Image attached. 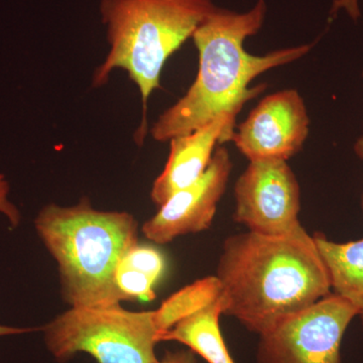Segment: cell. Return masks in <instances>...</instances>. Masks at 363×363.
I'll return each mask as SVG.
<instances>
[{"instance_id": "cell-1", "label": "cell", "mask_w": 363, "mask_h": 363, "mask_svg": "<svg viewBox=\"0 0 363 363\" xmlns=\"http://www.w3.org/2000/svg\"><path fill=\"white\" fill-rule=\"evenodd\" d=\"M216 277L223 315L259 336L331 293L321 253L303 226L286 235L229 236Z\"/></svg>"}, {"instance_id": "cell-2", "label": "cell", "mask_w": 363, "mask_h": 363, "mask_svg": "<svg viewBox=\"0 0 363 363\" xmlns=\"http://www.w3.org/2000/svg\"><path fill=\"white\" fill-rule=\"evenodd\" d=\"M267 9L264 0H257L247 13L218 7L196 30L192 40L199 55L197 76L187 92L162 112L150 128L156 142H169L192 133L224 112L240 113L267 88L266 84L250 88L253 79L311 51L314 44L285 48L264 56L245 51V40L259 33Z\"/></svg>"}, {"instance_id": "cell-3", "label": "cell", "mask_w": 363, "mask_h": 363, "mask_svg": "<svg viewBox=\"0 0 363 363\" xmlns=\"http://www.w3.org/2000/svg\"><path fill=\"white\" fill-rule=\"evenodd\" d=\"M38 235L58 264L63 300L71 307L123 302L117 267L138 243V223L125 211L95 209L88 198L74 206L47 205L35 220Z\"/></svg>"}, {"instance_id": "cell-4", "label": "cell", "mask_w": 363, "mask_h": 363, "mask_svg": "<svg viewBox=\"0 0 363 363\" xmlns=\"http://www.w3.org/2000/svg\"><path fill=\"white\" fill-rule=\"evenodd\" d=\"M217 9L212 0H100L109 49L91 85L102 87L117 69L128 73L142 97L136 145H142L147 138V104L150 95L162 89L167 61Z\"/></svg>"}, {"instance_id": "cell-5", "label": "cell", "mask_w": 363, "mask_h": 363, "mask_svg": "<svg viewBox=\"0 0 363 363\" xmlns=\"http://www.w3.org/2000/svg\"><path fill=\"white\" fill-rule=\"evenodd\" d=\"M47 350L58 362L87 353L97 363H156L154 311L135 312L121 304L71 307L40 327Z\"/></svg>"}, {"instance_id": "cell-6", "label": "cell", "mask_w": 363, "mask_h": 363, "mask_svg": "<svg viewBox=\"0 0 363 363\" xmlns=\"http://www.w3.org/2000/svg\"><path fill=\"white\" fill-rule=\"evenodd\" d=\"M353 306L330 293L259 336L257 363H340Z\"/></svg>"}, {"instance_id": "cell-7", "label": "cell", "mask_w": 363, "mask_h": 363, "mask_svg": "<svg viewBox=\"0 0 363 363\" xmlns=\"http://www.w3.org/2000/svg\"><path fill=\"white\" fill-rule=\"evenodd\" d=\"M233 219L248 231L286 235L302 227L300 185L286 161H253L234 187Z\"/></svg>"}, {"instance_id": "cell-8", "label": "cell", "mask_w": 363, "mask_h": 363, "mask_svg": "<svg viewBox=\"0 0 363 363\" xmlns=\"http://www.w3.org/2000/svg\"><path fill=\"white\" fill-rule=\"evenodd\" d=\"M310 118L296 89L264 97L233 131L230 142L248 161H288L309 135Z\"/></svg>"}, {"instance_id": "cell-9", "label": "cell", "mask_w": 363, "mask_h": 363, "mask_svg": "<svg viewBox=\"0 0 363 363\" xmlns=\"http://www.w3.org/2000/svg\"><path fill=\"white\" fill-rule=\"evenodd\" d=\"M231 169L228 150L218 147L201 178L172 196L143 224L145 238L157 245H166L180 236L209 229L228 185Z\"/></svg>"}, {"instance_id": "cell-10", "label": "cell", "mask_w": 363, "mask_h": 363, "mask_svg": "<svg viewBox=\"0 0 363 363\" xmlns=\"http://www.w3.org/2000/svg\"><path fill=\"white\" fill-rule=\"evenodd\" d=\"M236 116L224 112L198 130L169 140L168 161L150 191L154 204L162 206L172 196L201 178L212 161L215 147L230 142Z\"/></svg>"}, {"instance_id": "cell-11", "label": "cell", "mask_w": 363, "mask_h": 363, "mask_svg": "<svg viewBox=\"0 0 363 363\" xmlns=\"http://www.w3.org/2000/svg\"><path fill=\"white\" fill-rule=\"evenodd\" d=\"M330 279L331 291L353 306L363 328V238L348 242L313 235Z\"/></svg>"}, {"instance_id": "cell-12", "label": "cell", "mask_w": 363, "mask_h": 363, "mask_svg": "<svg viewBox=\"0 0 363 363\" xmlns=\"http://www.w3.org/2000/svg\"><path fill=\"white\" fill-rule=\"evenodd\" d=\"M221 315L223 305L219 297L201 311L159 334L157 342L176 341L184 344L208 363H235L222 336L219 324Z\"/></svg>"}, {"instance_id": "cell-13", "label": "cell", "mask_w": 363, "mask_h": 363, "mask_svg": "<svg viewBox=\"0 0 363 363\" xmlns=\"http://www.w3.org/2000/svg\"><path fill=\"white\" fill-rule=\"evenodd\" d=\"M166 259L157 248L135 245L117 267L116 285L121 300L150 302L156 298L155 286L166 271Z\"/></svg>"}, {"instance_id": "cell-14", "label": "cell", "mask_w": 363, "mask_h": 363, "mask_svg": "<svg viewBox=\"0 0 363 363\" xmlns=\"http://www.w3.org/2000/svg\"><path fill=\"white\" fill-rule=\"evenodd\" d=\"M221 291V283L216 276L198 279L177 291L154 311L155 324L159 334L211 305L220 297Z\"/></svg>"}, {"instance_id": "cell-15", "label": "cell", "mask_w": 363, "mask_h": 363, "mask_svg": "<svg viewBox=\"0 0 363 363\" xmlns=\"http://www.w3.org/2000/svg\"><path fill=\"white\" fill-rule=\"evenodd\" d=\"M9 185L6 177L0 175V213L4 215L11 227L20 225L21 215L18 207L9 198Z\"/></svg>"}, {"instance_id": "cell-16", "label": "cell", "mask_w": 363, "mask_h": 363, "mask_svg": "<svg viewBox=\"0 0 363 363\" xmlns=\"http://www.w3.org/2000/svg\"><path fill=\"white\" fill-rule=\"evenodd\" d=\"M339 11H345L353 21H357L360 18L359 0H334L330 16L333 18Z\"/></svg>"}, {"instance_id": "cell-17", "label": "cell", "mask_w": 363, "mask_h": 363, "mask_svg": "<svg viewBox=\"0 0 363 363\" xmlns=\"http://www.w3.org/2000/svg\"><path fill=\"white\" fill-rule=\"evenodd\" d=\"M156 363H197L194 352L191 350L176 351V352H167L162 360Z\"/></svg>"}, {"instance_id": "cell-18", "label": "cell", "mask_w": 363, "mask_h": 363, "mask_svg": "<svg viewBox=\"0 0 363 363\" xmlns=\"http://www.w3.org/2000/svg\"><path fill=\"white\" fill-rule=\"evenodd\" d=\"M39 330L38 328H20V327L4 326L0 325V337L2 336L18 335V334L30 333Z\"/></svg>"}, {"instance_id": "cell-19", "label": "cell", "mask_w": 363, "mask_h": 363, "mask_svg": "<svg viewBox=\"0 0 363 363\" xmlns=\"http://www.w3.org/2000/svg\"><path fill=\"white\" fill-rule=\"evenodd\" d=\"M354 152L355 155L358 157H359L360 160H362L363 161V135L360 136V138H357V142L354 143ZM362 211H363V196H362Z\"/></svg>"}, {"instance_id": "cell-20", "label": "cell", "mask_w": 363, "mask_h": 363, "mask_svg": "<svg viewBox=\"0 0 363 363\" xmlns=\"http://www.w3.org/2000/svg\"><path fill=\"white\" fill-rule=\"evenodd\" d=\"M362 77H363V72H362Z\"/></svg>"}]
</instances>
